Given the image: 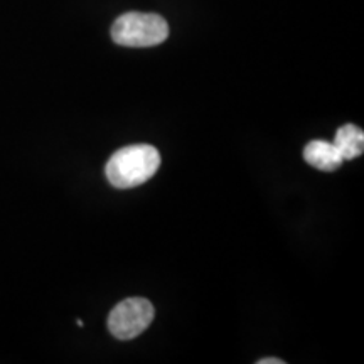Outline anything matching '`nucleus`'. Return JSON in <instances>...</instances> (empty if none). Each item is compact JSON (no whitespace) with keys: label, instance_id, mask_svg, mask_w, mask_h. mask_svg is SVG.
<instances>
[{"label":"nucleus","instance_id":"nucleus-6","mask_svg":"<svg viewBox=\"0 0 364 364\" xmlns=\"http://www.w3.org/2000/svg\"><path fill=\"white\" fill-rule=\"evenodd\" d=\"M258 364H284V361L279 358H263L260 361H257Z\"/></svg>","mask_w":364,"mask_h":364},{"label":"nucleus","instance_id":"nucleus-4","mask_svg":"<svg viewBox=\"0 0 364 364\" xmlns=\"http://www.w3.org/2000/svg\"><path fill=\"white\" fill-rule=\"evenodd\" d=\"M304 159L312 167L324 172L339 169L344 162L336 145L332 142H326V140H312V142H309L306 149H304Z\"/></svg>","mask_w":364,"mask_h":364},{"label":"nucleus","instance_id":"nucleus-3","mask_svg":"<svg viewBox=\"0 0 364 364\" xmlns=\"http://www.w3.org/2000/svg\"><path fill=\"white\" fill-rule=\"evenodd\" d=\"M154 316H156V311L147 299H127L110 312L108 329L112 336L120 341L135 339L152 324Z\"/></svg>","mask_w":364,"mask_h":364},{"label":"nucleus","instance_id":"nucleus-5","mask_svg":"<svg viewBox=\"0 0 364 364\" xmlns=\"http://www.w3.org/2000/svg\"><path fill=\"white\" fill-rule=\"evenodd\" d=\"M344 161H353L364 150V134L356 125H343L336 134L334 142Z\"/></svg>","mask_w":364,"mask_h":364},{"label":"nucleus","instance_id":"nucleus-2","mask_svg":"<svg viewBox=\"0 0 364 364\" xmlns=\"http://www.w3.org/2000/svg\"><path fill=\"white\" fill-rule=\"evenodd\" d=\"M169 36V26L157 14L129 12L112 26V39L125 48H150L164 43Z\"/></svg>","mask_w":364,"mask_h":364},{"label":"nucleus","instance_id":"nucleus-1","mask_svg":"<svg viewBox=\"0 0 364 364\" xmlns=\"http://www.w3.org/2000/svg\"><path fill=\"white\" fill-rule=\"evenodd\" d=\"M161 166L159 150L152 145H130L113 154L107 164V177L113 188L130 189L144 184Z\"/></svg>","mask_w":364,"mask_h":364}]
</instances>
